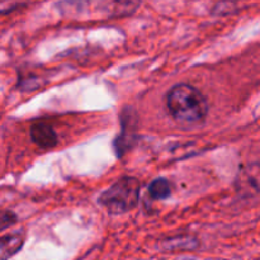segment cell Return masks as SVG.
<instances>
[{
  "label": "cell",
  "instance_id": "7",
  "mask_svg": "<svg viewBox=\"0 0 260 260\" xmlns=\"http://www.w3.org/2000/svg\"><path fill=\"white\" fill-rule=\"evenodd\" d=\"M25 4H20V3L15 2H0V14H8V13L14 12L17 8L24 7Z\"/></svg>",
  "mask_w": 260,
  "mask_h": 260
},
{
  "label": "cell",
  "instance_id": "4",
  "mask_svg": "<svg viewBox=\"0 0 260 260\" xmlns=\"http://www.w3.org/2000/svg\"><path fill=\"white\" fill-rule=\"evenodd\" d=\"M24 245V235L14 233L0 238V260H8L14 256Z\"/></svg>",
  "mask_w": 260,
  "mask_h": 260
},
{
  "label": "cell",
  "instance_id": "6",
  "mask_svg": "<svg viewBox=\"0 0 260 260\" xmlns=\"http://www.w3.org/2000/svg\"><path fill=\"white\" fill-rule=\"evenodd\" d=\"M18 217L10 211H0V231L5 230L9 226L17 222Z\"/></svg>",
  "mask_w": 260,
  "mask_h": 260
},
{
  "label": "cell",
  "instance_id": "2",
  "mask_svg": "<svg viewBox=\"0 0 260 260\" xmlns=\"http://www.w3.org/2000/svg\"><path fill=\"white\" fill-rule=\"evenodd\" d=\"M141 184L136 178L123 177L104 190L99 203L112 215H121L134 210L140 200Z\"/></svg>",
  "mask_w": 260,
  "mask_h": 260
},
{
  "label": "cell",
  "instance_id": "1",
  "mask_svg": "<svg viewBox=\"0 0 260 260\" xmlns=\"http://www.w3.org/2000/svg\"><path fill=\"white\" fill-rule=\"evenodd\" d=\"M167 106L174 121L188 126L203 122L208 113L205 95L188 84H178L170 89L167 95Z\"/></svg>",
  "mask_w": 260,
  "mask_h": 260
},
{
  "label": "cell",
  "instance_id": "3",
  "mask_svg": "<svg viewBox=\"0 0 260 260\" xmlns=\"http://www.w3.org/2000/svg\"><path fill=\"white\" fill-rule=\"evenodd\" d=\"M30 139L42 149H51L57 145V135L47 123L38 122L30 127Z\"/></svg>",
  "mask_w": 260,
  "mask_h": 260
},
{
  "label": "cell",
  "instance_id": "5",
  "mask_svg": "<svg viewBox=\"0 0 260 260\" xmlns=\"http://www.w3.org/2000/svg\"><path fill=\"white\" fill-rule=\"evenodd\" d=\"M149 194L152 200H167L172 194V185L165 178L152 180L149 187Z\"/></svg>",
  "mask_w": 260,
  "mask_h": 260
}]
</instances>
